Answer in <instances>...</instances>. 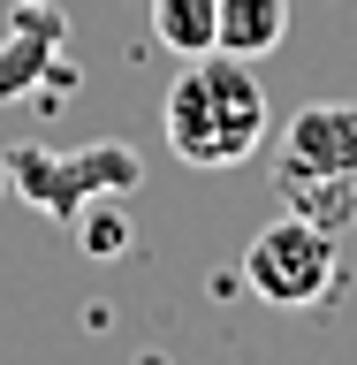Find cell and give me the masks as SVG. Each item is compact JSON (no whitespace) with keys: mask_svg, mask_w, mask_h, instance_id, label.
Segmentation results:
<instances>
[{"mask_svg":"<svg viewBox=\"0 0 357 365\" xmlns=\"http://www.w3.org/2000/svg\"><path fill=\"white\" fill-rule=\"evenodd\" d=\"M160 130L182 168H236L267 145V84L244 53H190L160 99Z\"/></svg>","mask_w":357,"mask_h":365,"instance_id":"6da1fadb","label":"cell"},{"mask_svg":"<svg viewBox=\"0 0 357 365\" xmlns=\"http://www.w3.org/2000/svg\"><path fill=\"white\" fill-rule=\"evenodd\" d=\"M274 190L289 213L335 236L357 221V99H312L289 114L281 153H274Z\"/></svg>","mask_w":357,"mask_h":365,"instance_id":"7a4b0ae2","label":"cell"},{"mask_svg":"<svg viewBox=\"0 0 357 365\" xmlns=\"http://www.w3.org/2000/svg\"><path fill=\"white\" fill-rule=\"evenodd\" d=\"M145 182V160L122 137H99L84 153H46V145H8V190L38 205L46 221H76L91 198H130Z\"/></svg>","mask_w":357,"mask_h":365,"instance_id":"3957f363","label":"cell"},{"mask_svg":"<svg viewBox=\"0 0 357 365\" xmlns=\"http://www.w3.org/2000/svg\"><path fill=\"white\" fill-rule=\"evenodd\" d=\"M244 282H251L259 304H274V312L327 304L335 282H342V236L319 228V221H304V213H281V221H267L259 236H251Z\"/></svg>","mask_w":357,"mask_h":365,"instance_id":"277c9868","label":"cell"},{"mask_svg":"<svg viewBox=\"0 0 357 365\" xmlns=\"http://www.w3.org/2000/svg\"><path fill=\"white\" fill-rule=\"evenodd\" d=\"M46 76H68V23L53 0H16V23L0 38V99H31Z\"/></svg>","mask_w":357,"mask_h":365,"instance_id":"5b68a950","label":"cell"},{"mask_svg":"<svg viewBox=\"0 0 357 365\" xmlns=\"http://www.w3.org/2000/svg\"><path fill=\"white\" fill-rule=\"evenodd\" d=\"M289 38V0H221V53L267 61Z\"/></svg>","mask_w":357,"mask_h":365,"instance_id":"8992f818","label":"cell"},{"mask_svg":"<svg viewBox=\"0 0 357 365\" xmlns=\"http://www.w3.org/2000/svg\"><path fill=\"white\" fill-rule=\"evenodd\" d=\"M152 38L190 61V53H213L221 46V0H152Z\"/></svg>","mask_w":357,"mask_h":365,"instance_id":"52a82bcc","label":"cell"},{"mask_svg":"<svg viewBox=\"0 0 357 365\" xmlns=\"http://www.w3.org/2000/svg\"><path fill=\"white\" fill-rule=\"evenodd\" d=\"M76 228H84V251H91V259H114V251L130 244V221H122V213H107L99 198L76 213Z\"/></svg>","mask_w":357,"mask_h":365,"instance_id":"ba28073f","label":"cell"},{"mask_svg":"<svg viewBox=\"0 0 357 365\" xmlns=\"http://www.w3.org/2000/svg\"><path fill=\"white\" fill-rule=\"evenodd\" d=\"M0 198H8V145H0Z\"/></svg>","mask_w":357,"mask_h":365,"instance_id":"9c48e42d","label":"cell"}]
</instances>
